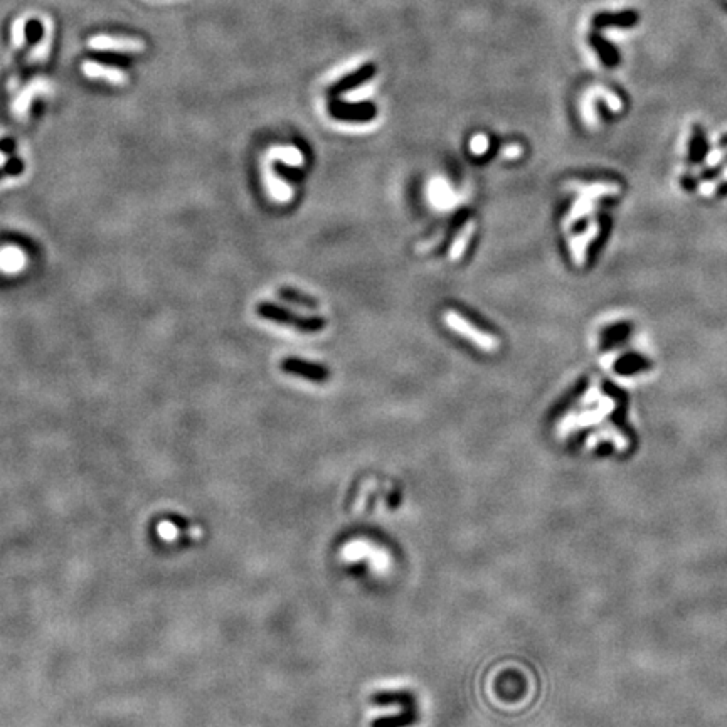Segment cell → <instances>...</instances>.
<instances>
[{
  "label": "cell",
  "mask_w": 727,
  "mask_h": 727,
  "mask_svg": "<svg viewBox=\"0 0 727 727\" xmlns=\"http://www.w3.org/2000/svg\"><path fill=\"white\" fill-rule=\"evenodd\" d=\"M42 22H44V32H42L39 44L32 49V52H30V56L28 57L29 64L44 63V61L48 59L49 52H51L52 37H54V26H52L51 19L46 17V15L42 17Z\"/></svg>",
  "instance_id": "8"
},
{
  "label": "cell",
  "mask_w": 727,
  "mask_h": 727,
  "mask_svg": "<svg viewBox=\"0 0 727 727\" xmlns=\"http://www.w3.org/2000/svg\"><path fill=\"white\" fill-rule=\"evenodd\" d=\"M283 369L290 374H298V376L310 379V381L315 382H323L328 379V370L322 366H315V364H307L301 361H295V359H288L281 364Z\"/></svg>",
  "instance_id": "7"
},
{
  "label": "cell",
  "mask_w": 727,
  "mask_h": 727,
  "mask_svg": "<svg viewBox=\"0 0 727 727\" xmlns=\"http://www.w3.org/2000/svg\"><path fill=\"white\" fill-rule=\"evenodd\" d=\"M3 160H6V159H3V155L0 154V166H2V163H3Z\"/></svg>",
  "instance_id": "17"
},
{
  "label": "cell",
  "mask_w": 727,
  "mask_h": 727,
  "mask_svg": "<svg viewBox=\"0 0 727 727\" xmlns=\"http://www.w3.org/2000/svg\"><path fill=\"white\" fill-rule=\"evenodd\" d=\"M374 74H376V68H374L372 64H366L361 70H357L355 72H352V74L346 76L343 79H340L334 86V93H343V91L350 90V88L359 86V84L366 83L367 79L372 78Z\"/></svg>",
  "instance_id": "10"
},
{
  "label": "cell",
  "mask_w": 727,
  "mask_h": 727,
  "mask_svg": "<svg viewBox=\"0 0 727 727\" xmlns=\"http://www.w3.org/2000/svg\"><path fill=\"white\" fill-rule=\"evenodd\" d=\"M88 48L93 51H117V52H141L145 49L143 41L137 37L123 36H108V34H98L88 39Z\"/></svg>",
  "instance_id": "2"
},
{
  "label": "cell",
  "mask_w": 727,
  "mask_h": 727,
  "mask_svg": "<svg viewBox=\"0 0 727 727\" xmlns=\"http://www.w3.org/2000/svg\"><path fill=\"white\" fill-rule=\"evenodd\" d=\"M26 265V256L19 248L7 246L0 251V270L3 273H17Z\"/></svg>",
  "instance_id": "9"
},
{
  "label": "cell",
  "mask_w": 727,
  "mask_h": 727,
  "mask_svg": "<svg viewBox=\"0 0 727 727\" xmlns=\"http://www.w3.org/2000/svg\"><path fill=\"white\" fill-rule=\"evenodd\" d=\"M266 159L285 160L286 163H290V166H295V167L303 166V154H301V152L295 147H275L273 150L268 152Z\"/></svg>",
  "instance_id": "12"
},
{
  "label": "cell",
  "mask_w": 727,
  "mask_h": 727,
  "mask_svg": "<svg viewBox=\"0 0 727 727\" xmlns=\"http://www.w3.org/2000/svg\"><path fill=\"white\" fill-rule=\"evenodd\" d=\"M441 239H443V232H438V235H436V238H435V239H428V241H424V244H421V246L418 248V251H419V252H426V251H430L431 248H435L436 244H438Z\"/></svg>",
  "instance_id": "16"
},
{
  "label": "cell",
  "mask_w": 727,
  "mask_h": 727,
  "mask_svg": "<svg viewBox=\"0 0 727 727\" xmlns=\"http://www.w3.org/2000/svg\"><path fill=\"white\" fill-rule=\"evenodd\" d=\"M330 113L339 120L347 121H369L376 117V108L372 105H347V103H332Z\"/></svg>",
  "instance_id": "6"
},
{
  "label": "cell",
  "mask_w": 727,
  "mask_h": 727,
  "mask_svg": "<svg viewBox=\"0 0 727 727\" xmlns=\"http://www.w3.org/2000/svg\"><path fill=\"white\" fill-rule=\"evenodd\" d=\"M258 312H259V315L266 317V319H270V320H275V322L292 325V327L295 328H300V330H307V332L320 330V328H323V325H325L322 319H305V317L293 315V313H288L286 310L277 308V307H273V305H268V303L259 305Z\"/></svg>",
  "instance_id": "3"
},
{
  "label": "cell",
  "mask_w": 727,
  "mask_h": 727,
  "mask_svg": "<svg viewBox=\"0 0 727 727\" xmlns=\"http://www.w3.org/2000/svg\"><path fill=\"white\" fill-rule=\"evenodd\" d=\"M41 93H51V86H49V83L46 81V79L37 78L30 84H28V86L21 91L17 99L12 103V113L15 117L21 118V120H26V118L29 117L30 103Z\"/></svg>",
  "instance_id": "4"
},
{
  "label": "cell",
  "mask_w": 727,
  "mask_h": 727,
  "mask_svg": "<svg viewBox=\"0 0 727 727\" xmlns=\"http://www.w3.org/2000/svg\"><path fill=\"white\" fill-rule=\"evenodd\" d=\"M83 74L90 79H105L106 83L114 84V86H123L128 81V76L126 72L117 68L105 66V64L94 63V61H84L83 66Z\"/></svg>",
  "instance_id": "5"
},
{
  "label": "cell",
  "mask_w": 727,
  "mask_h": 727,
  "mask_svg": "<svg viewBox=\"0 0 727 727\" xmlns=\"http://www.w3.org/2000/svg\"><path fill=\"white\" fill-rule=\"evenodd\" d=\"M443 320H445V323L451 328V330L457 332V334L465 337L466 340L475 343L478 349H481L485 352H493L497 347L500 346L499 340H497L492 334L480 330V328L475 327V325L470 322V320H466L461 313L455 312V310H448L445 315H443Z\"/></svg>",
  "instance_id": "1"
},
{
  "label": "cell",
  "mask_w": 727,
  "mask_h": 727,
  "mask_svg": "<svg viewBox=\"0 0 727 727\" xmlns=\"http://www.w3.org/2000/svg\"><path fill=\"white\" fill-rule=\"evenodd\" d=\"M473 232H475V221H466L465 226L461 228V231L458 232L457 238H455V243L451 244V250H450V259L451 261H460L463 252H465L466 246H468L470 239H472Z\"/></svg>",
  "instance_id": "11"
},
{
  "label": "cell",
  "mask_w": 727,
  "mask_h": 727,
  "mask_svg": "<svg viewBox=\"0 0 727 727\" xmlns=\"http://www.w3.org/2000/svg\"><path fill=\"white\" fill-rule=\"evenodd\" d=\"M487 148H488V140L485 135L473 137V140L470 141V150H472L473 154L481 155L484 152H487Z\"/></svg>",
  "instance_id": "15"
},
{
  "label": "cell",
  "mask_w": 727,
  "mask_h": 727,
  "mask_svg": "<svg viewBox=\"0 0 727 727\" xmlns=\"http://www.w3.org/2000/svg\"><path fill=\"white\" fill-rule=\"evenodd\" d=\"M280 295L283 300H286L288 303L295 305V307L298 308H303V310H317L319 308V303H317L315 300H312L310 297H305V295L295 292V290L292 288H283L280 290Z\"/></svg>",
  "instance_id": "13"
},
{
  "label": "cell",
  "mask_w": 727,
  "mask_h": 727,
  "mask_svg": "<svg viewBox=\"0 0 727 727\" xmlns=\"http://www.w3.org/2000/svg\"><path fill=\"white\" fill-rule=\"evenodd\" d=\"M10 39H12V48L21 49L26 42V17H17L14 21L12 29H10Z\"/></svg>",
  "instance_id": "14"
}]
</instances>
